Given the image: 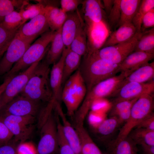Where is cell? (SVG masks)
Here are the masks:
<instances>
[{
	"mask_svg": "<svg viewBox=\"0 0 154 154\" xmlns=\"http://www.w3.org/2000/svg\"><path fill=\"white\" fill-rule=\"evenodd\" d=\"M97 51L88 52L84 56L79 68L84 80L87 92L100 82L116 75L119 65L100 58Z\"/></svg>",
	"mask_w": 154,
	"mask_h": 154,
	"instance_id": "cell-1",
	"label": "cell"
},
{
	"mask_svg": "<svg viewBox=\"0 0 154 154\" xmlns=\"http://www.w3.org/2000/svg\"><path fill=\"white\" fill-rule=\"evenodd\" d=\"M49 66L45 60L39 62L19 94L40 102L48 103L53 100L50 83Z\"/></svg>",
	"mask_w": 154,
	"mask_h": 154,
	"instance_id": "cell-2",
	"label": "cell"
},
{
	"mask_svg": "<svg viewBox=\"0 0 154 154\" xmlns=\"http://www.w3.org/2000/svg\"><path fill=\"white\" fill-rule=\"evenodd\" d=\"M128 74L121 72L98 83L87 92L84 99L75 113L76 117L84 120L96 100L113 96L122 85Z\"/></svg>",
	"mask_w": 154,
	"mask_h": 154,
	"instance_id": "cell-3",
	"label": "cell"
},
{
	"mask_svg": "<svg viewBox=\"0 0 154 154\" xmlns=\"http://www.w3.org/2000/svg\"><path fill=\"white\" fill-rule=\"evenodd\" d=\"M56 31H48L40 35L27 50L20 59L5 75L13 77L23 71L33 64L39 62L46 53L48 47L53 39Z\"/></svg>",
	"mask_w": 154,
	"mask_h": 154,
	"instance_id": "cell-4",
	"label": "cell"
},
{
	"mask_svg": "<svg viewBox=\"0 0 154 154\" xmlns=\"http://www.w3.org/2000/svg\"><path fill=\"white\" fill-rule=\"evenodd\" d=\"M54 108H44L41 112L40 138L37 154H53L58 149L57 123Z\"/></svg>",
	"mask_w": 154,
	"mask_h": 154,
	"instance_id": "cell-5",
	"label": "cell"
},
{
	"mask_svg": "<svg viewBox=\"0 0 154 154\" xmlns=\"http://www.w3.org/2000/svg\"><path fill=\"white\" fill-rule=\"evenodd\" d=\"M87 92L86 86L79 69L73 73L64 84L61 94L67 114L73 117Z\"/></svg>",
	"mask_w": 154,
	"mask_h": 154,
	"instance_id": "cell-6",
	"label": "cell"
},
{
	"mask_svg": "<svg viewBox=\"0 0 154 154\" xmlns=\"http://www.w3.org/2000/svg\"><path fill=\"white\" fill-rule=\"evenodd\" d=\"M153 108L152 94L146 93L140 96L132 105L130 117L120 129L116 139H121L128 136L133 129L153 112Z\"/></svg>",
	"mask_w": 154,
	"mask_h": 154,
	"instance_id": "cell-7",
	"label": "cell"
},
{
	"mask_svg": "<svg viewBox=\"0 0 154 154\" xmlns=\"http://www.w3.org/2000/svg\"><path fill=\"white\" fill-rule=\"evenodd\" d=\"M141 33V32H137L132 38L127 41L101 48L97 51V53L101 58L119 65L134 51Z\"/></svg>",
	"mask_w": 154,
	"mask_h": 154,
	"instance_id": "cell-8",
	"label": "cell"
},
{
	"mask_svg": "<svg viewBox=\"0 0 154 154\" xmlns=\"http://www.w3.org/2000/svg\"><path fill=\"white\" fill-rule=\"evenodd\" d=\"M33 41L22 38L16 33L0 60V76L5 75L22 57Z\"/></svg>",
	"mask_w": 154,
	"mask_h": 154,
	"instance_id": "cell-9",
	"label": "cell"
},
{
	"mask_svg": "<svg viewBox=\"0 0 154 154\" xmlns=\"http://www.w3.org/2000/svg\"><path fill=\"white\" fill-rule=\"evenodd\" d=\"M39 63L33 64L12 78L0 96L1 109L22 91Z\"/></svg>",
	"mask_w": 154,
	"mask_h": 154,
	"instance_id": "cell-10",
	"label": "cell"
},
{
	"mask_svg": "<svg viewBox=\"0 0 154 154\" xmlns=\"http://www.w3.org/2000/svg\"><path fill=\"white\" fill-rule=\"evenodd\" d=\"M41 102L19 94L0 110V113L18 116H35L40 110Z\"/></svg>",
	"mask_w": 154,
	"mask_h": 154,
	"instance_id": "cell-11",
	"label": "cell"
},
{
	"mask_svg": "<svg viewBox=\"0 0 154 154\" xmlns=\"http://www.w3.org/2000/svg\"><path fill=\"white\" fill-rule=\"evenodd\" d=\"M154 90L153 81L144 83L129 82L123 84L113 96L116 97V100H130L145 94H152Z\"/></svg>",
	"mask_w": 154,
	"mask_h": 154,
	"instance_id": "cell-12",
	"label": "cell"
},
{
	"mask_svg": "<svg viewBox=\"0 0 154 154\" xmlns=\"http://www.w3.org/2000/svg\"><path fill=\"white\" fill-rule=\"evenodd\" d=\"M49 28L45 16L42 14L22 25L17 34L23 38L33 41L39 35L48 31Z\"/></svg>",
	"mask_w": 154,
	"mask_h": 154,
	"instance_id": "cell-13",
	"label": "cell"
},
{
	"mask_svg": "<svg viewBox=\"0 0 154 154\" xmlns=\"http://www.w3.org/2000/svg\"><path fill=\"white\" fill-rule=\"evenodd\" d=\"M70 48H65L59 60L53 64L50 74V83L53 99L60 103L62 88L63 70L65 57Z\"/></svg>",
	"mask_w": 154,
	"mask_h": 154,
	"instance_id": "cell-14",
	"label": "cell"
},
{
	"mask_svg": "<svg viewBox=\"0 0 154 154\" xmlns=\"http://www.w3.org/2000/svg\"><path fill=\"white\" fill-rule=\"evenodd\" d=\"M61 124L63 132L67 142L75 154H82L80 140L74 127L68 120L60 104L55 107Z\"/></svg>",
	"mask_w": 154,
	"mask_h": 154,
	"instance_id": "cell-15",
	"label": "cell"
},
{
	"mask_svg": "<svg viewBox=\"0 0 154 154\" xmlns=\"http://www.w3.org/2000/svg\"><path fill=\"white\" fill-rule=\"evenodd\" d=\"M83 20L78 11L67 13L61 29L62 38L65 48H70L76 32Z\"/></svg>",
	"mask_w": 154,
	"mask_h": 154,
	"instance_id": "cell-16",
	"label": "cell"
},
{
	"mask_svg": "<svg viewBox=\"0 0 154 154\" xmlns=\"http://www.w3.org/2000/svg\"><path fill=\"white\" fill-rule=\"evenodd\" d=\"M154 57V54L134 51L119 65L120 72H125L128 75L138 68L149 63Z\"/></svg>",
	"mask_w": 154,
	"mask_h": 154,
	"instance_id": "cell-17",
	"label": "cell"
},
{
	"mask_svg": "<svg viewBox=\"0 0 154 154\" xmlns=\"http://www.w3.org/2000/svg\"><path fill=\"white\" fill-rule=\"evenodd\" d=\"M137 32L132 23L124 24L119 27L117 29L108 36L101 48L127 41L132 38Z\"/></svg>",
	"mask_w": 154,
	"mask_h": 154,
	"instance_id": "cell-18",
	"label": "cell"
},
{
	"mask_svg": "<svg viewBox=\"0 0 154 154\" xmlns=\"http://www.w3.org/2000/svg\"><path fill=\"white\" fill-rule=\"evenodd\" d=\"M102 3L100 0H86L82 1V11L86 21L95 24H98L103 21L105 13Z\"/></svg>",
	"mask_w": 154,
	"mask_h": 154,
	"instance_id": "cell-19",
	"label": "cell"
},
{
	"mask_svg": "<svg viewBox=\"0 0 154 154\" xmlns=\"http://www.w3.org/2000/svg\"><path fill=\"white\" fill-rule=\"evenodd\" d=\"M106 146L109 154H137V145L128 136L109 142Z\"/></svg>",
	"mask_w": 154,
	"mask_h": 154,
	"instance_id": "cell-20",
	"label": "cell"
},
{
	"mask_svg": "<svg viewBox=\"0 0 154 154\" xmlns=\"http://www.w3.org/2000/svg\"><path fill=\"white\" fill-rule=\"evenodd\" d=\"M44 14L49 28L53 31L61 28L67 16V13L61 8L51 6L45 7Z\"/></svg>",
	"mask_w": 154,
	"mask_h": 154,
	"instance_id": "cell-21",
	"label": "cell"
},
{
	"mask_svg": "<svg viewBox=\"0 0 154 154\" xmlns=\"http://www.w3.org/2000/svg\"><path fill=\"white\" fill-rule=\"evenodd\" d=\"M154 76V62L153 61L141 66L131 73L126 77L123 84L131 82L146 83L148 81L151 80Z\"/></svg>",
	"mask_w": 154,
	"mask_h": 154,
	"instance_id": "cell-22",
	"label": "cell"
},
{
	"mask_svg": "<svg viewBox=\"0 0 154 154\" xmlns=\"http://www.w3.org/2000/svg\"><path fill=\"white\" fill-rule=\"evenodd\" d=\"M61 28L56 31L47 53L45 60L49 65L56 62L61 57L65 48L61 34Z\"/></svg>",
	"mask_w": 154,
	"mask_h": 154,
	"instance_id": "cell-23",
	"label": "cell"
},
{
	"mask_svg": "<svg viewBox=\"0 0 154 154\" xmlns=\"http://www.w3.org/2000/svg\"><path fill=\"white\" fill-rule=\"evenodd\" d=\"M79 136L82 154H103L93 140L84 125L74 126Z\"/></svg>",
	"mask_w": 154,
	"mask_h": 154,
	"instance_id": "cell-24",
	"label": "cell"
},
{
	"mask_svg": "<svg viewBox=\"0 0 154 154\" xmlns=\"http://www.w3.org/2000/svg\"><path fill=\"white\" fill-rule=\"evenodd\" d=\"M141 0H121L120 4V17L117 25L132 23L141 2Z\"/></svg>",
	"mask_w": 154,
	"mask_h": 154,
	"instance_id": "cell-25",
	"label": "cell"
},
{
	"mask_svg": "<svg viewBox=\"0 0 154 154\" xmlns=\"http://www.w3.org/2000/svg\"><path fill=\"white\" fill-rule=\"evenodd\" d=\"M81 57L70 49L68 51L64 62L63 70L62 86L68 78L79 69L81 63Z\"/></svg>",
	"mask_w": 154,
	"mask_h": 154,
	"instance_id": "cell-26",
	"label": "cell"
},
{
	"mask_svg": "<svg viewBox=\"0 0 154 154\" xmlns=\"http://www.w3.org/2000/svg\"><path fill=\"white\" fill-rule=\"evenodd\" d=\"M0 120L5 123L14 137L16 142L27 140L31 136L34 130L33 125H26Z\"/></svg>",
	"mask_w": 154,
	"mask_h": 154,
	"instance_id": "cell-27",
	"label": "cell"
},
{
	"mask_svg": "<svg viewBox=\"0 0 154 154\" xmlns=\"http://www.w3.org/2000/svg\"><path fill=\"white\" fill-rule=\"evenodd\" d=\"M84 23L79 27L70 46V49L81 56H84L88 51L86 33Z\"/></svg>",
	"mask_w": 154,
	"mask_h": 154,
	"instance_id": "cell-28",
	"label": "cell"
},
{
	"mask_svg": "<svg viewBox=\"0 0 154 154\" xmlns=\"http://www.w3.org/2000/svg\"><path fill=\"white\" fill-rule=\"evenodd\" d=\"M134 51L154 54V27L141 32Z\"/></svg>",
	"mask_w": 154,
	"mask_h": 154,
	"instance_id": "cell-29",
	"label": "cell"
},
{
	"mask_svg": "<svg viewBox=\"0 0 154 154\" xmlns=\"http://www.w3.org/2000/svg\"><path fill=\"white\" fill-rule=\"evenodd\" d=\"M128 136L137 145L154 146V131L142 128H135Z\"/></svg>",
	"mask_w": 154,
	"mask_h": 154,
	"instance_id": "cell-30",
	"label": "cell"
},
{
	"mask_svg": "<svg viewBox=\"0 0 154 154\" xmlns=\"http://www.w3.org/2000/svg\"><path fill=\"white\" fill-rule=\"evenodd\" d=\"M45 7L42 4H30L27 3L24 5L19 12L22 19L23 24L28 19H31L40 14H44Z\"/></svg>",
	"mask_w": 154,
	"mask_h": 154,
	"instance_id": "cell-31",
	"label": "cell"
},
{
	"mask_svg": "<svg viewBox=\"0 0 154 154\" xmlns=\"http://www.w3.org/2000/svg\"><path fill=\"white\" fill-rule=\"evenodd\" d=\"M154 9V0H142L132 23L137 32H141L142 19L148 11Z\"/></svg>",
	"mask_w": 154,
	"mask_h": 154,
	"instance_id": "cell-32",
	"label": "cell"
},
{
	"mask_svg": "<svg viewBox=\"0 0 154 154\" xmlns=\"http://www.w3.org/2000/svg\"><path fill=\"white\" fill-rule=\"evenodd\" d=\"M119 125L116 116L103 120L96 128L97 132L102 136H106L112 134Z\"/></svg>",
	"mask_w": 154,
	"mask_h": 154,
	"instance_id": "cell-33",
	"label": "cell"
},
{
	"mask_svg": "<svg viewBox=\"0 0 154 154\" xmlns=\"http://www.w3.org/2000/svg\"><path fill=\"white\" fill-rule=\"evenodd\" d=\"M1 22L3 27L10 31L18 29L23 25L20 14L15 11L5 16Z\"/></svg>",
	"mask_w": 154,
	"mask_h": 154,
	"instance_id": "cell-34",
	"label": "cell"
},
{
	"mask_svg": "<svg viewBox=\"0 0 154 154\" xmlns=\"http://www.w3.org/2000/svg\"><path fill=\"white\" fill-rule=\"evenodd\" d=\"M26 1L20 0H0V21L4 17L14 11L15 7L20 9Z\"/></svg>",
	"mask_w": 154,
	"mask_h": 154,
	"instance_id": "cell-35",
	"label": "cell"
},
{
	"mask_svg": "<svg viewBox=\"0 0 154 154\" xmlns=\"http://www.w3.org/2000/svg\"><path fill=\"white\" fill-rule=\"evenodd\" d=\"M58 129V150L60 154H75L64 134L60 118L56 115Z\"/></svg>",
	"mask_w": 154,
	"mask_h": 154,
	"instance_id": "cell-36",
	"label": "cell"
},
{
	"mask_svg": "<svg viewBox=\"0 0 154 154\" xmlns=\"http://www.w3.org/2000/svg\"><path fill=\"white\" fill-rule=\"evenodd\" d=\"M0 119L10 122L26 125H33L35 116L28 115L18 116L0 113Z\"/></svg>",
	"mask_w": 154,
	"mask_h": 154,
	"instance_id": "cell-37",
	"label": "cell"
},
{
	"mask_svg": "<svg viewBox=\"0 0 154 154\" xmlns=\"http://www.w3.org/2000/svg\"><path fill=\"white\" fill-rule=\"evenodd\" d=\"M18 29L13 31L8 30L3 27L0 21V48L7 50Z\"/></svg>",
	"mask_w": 154,
	"mask_h": 154,
	"instance_id": "cell-38",
	"label": "cell"
},
{
	"mask_svg": "<svg viewBox=\"0 0 154 154\" xmlns=\"http://www.w3.org/2000/svg\"><path fill=\"white\" fill-rule=\"evenodd\" d=\"M121 0H114V4L108 15V18L110 26L117 25L120 17V4Z\"/></svg>",
	"mask_w": 154,
	"mask_h": 154,
	"instance_id": "cell-39",
	"label": "cell"
},
{
	"mask_svg": "<svg viewBox=\"0 0 154 154\" xmlns=\"http://www.w3.org/2000/svg\"><path fill=\"white\" fill-rule=\"evenodd\" d=\"M138 98L130 100H116L111 111V116H115L119 112L131 108L134 103Z\"/></svg>",
	"mask_w": 154,
	"mask_h": 154,
	"instance_id": "cell-40",
	"label": "cell"
},
{
	"mask_svg": "<svg viewBox=\"0 0 154 154\" xmlns=\"http://www.w3.org/2000/svg\"><path fill=\"white\" fill-rule=\"evenodd\" d=\"M83 1L80 0H61L60 1L61 9L66 13L74 12L78 10V6Z\"/></svg>",
	"mask_w": 154,
	"mask_h": 154,
	"instance_id": "cell-41",
	"label": "cell"
},
{
	"mask_svg": "<svg viewBox=\"0 0 154 154\" xmlns=\"http://www.w3.org/2000/svg\"><path fill=\"white\" fill-rule=\"evenodd\" d=\"M154 27V9L147 12L143 17L141 23V32L149 28Z\"/></svg>",
	"mask_w": 154,
	"mask_h": 154,
	"instance_id": "cell-42",
	"label": "cell"
},
{
	"mask_svg": "<svg viewBox=\"0 0 154 154\" xmlns=\"http://www.w3.org/2000/svg\"><path fill=\"white\" fill-rule=\"evenodd\" d=\"M13 137L6 125L0 120V142L3 144L7 143Z\"/></svg>",
	"mask_w": 154,
	"mask_h": 154,
	"instance_id": "cell-43",
	"label": "cell"
},
{
	"mask_svg": "<svg viewBox=\"0 0 154 154\" xmlns=\"http://www.w3.org/2000/svg\"><path fill=\"white\" fill-rule=\"evenodd\" d=\"M18 147L15 142L9 141L0 146V154H17Z\"/></svg>",
	"mask_w": 154,
	"mask_h": 154,
	"instance_id": "cell-44",
	"label": "cell"
},
{
	"mask_svg": "<svg viewBox=\"0 0 154 154\" xmlns=\"http://www.w3.org/2000/svg\"><path fill=\"white\" fill-rule=\"evenodd\" d=\"M135 128H142L154 131L153 113L152 112L145 118Z\"/></svg>",
	"mask_w": 154,
	"mask_h": 154,
	"instance_id": "cell-45",
	"label": "cell"
},
{
	"mask_svg": "<svg viewBox=\"0 0 154 154\" xmlns=\"http://www.w3.org/2000/svg\"><path fill=\"white\" fill-rule=\"evenodd\" d=\"M131 109H128L121 112L115 116L118 120L119 125L125 123L128 120L130 116Z\"/></svg>",
	"mask_w": 154,
	"mask_h": 154,
	"instance_id": "cell-46",
	"label": "cell"
},
{
	"mask_svg": "<svg viewBox=\"0 0 154 154\" xmlns=\"http://www.w3.org/2000/svg\"><path fill=\"white\" fill-rule=\"evenodd\" d=\"M104 9L106 14L108 15L112 7L114 0H103Z\"/></svg>",
	"mask_w": 154,
	"mask_h": 154,
	"instance_id": "cell-47",
	"label": "cell"
},
{
	"mask_svg": "<svg viewBox=\"0 0 154 154\" xmlns=\"http://www.w3.org/2000/svg\"><path fill=\"white\" fill-rule=\"evenodd\" d=\"M31 149L25 145H21L18 147L17 154H34Z\"/></svg>",
	"mask_w": 154,
	"mask_h": 154,
	"instance_id": "cell-48",
	"label": "cell"
},
{
	"mask_svg": "<svg viewBox=\"0 0 154 154\" xmlns=\"http://www.w3.org/2000/svg\"><path fill=\"white\" fill-rule=\"evenodd\" d=\"M140 146L143 154H154V146L143 144Z\"/></svg>",
	"mask_w": 154,
	"mask_h": 154,
	"instance_id": "cell-49",
	"label": "cell"
},
{
	"mask_svg": "<svg viewBox=\"0 0 154 154\" xmlns=\"http://www.w3.org/2000/svg\"><path fill=\"white\" fill-rule=\"evenodd\" d=\"M13 77H8L5 78L3 82L0 85V96L4 90L7 85Z\"/></svg>",
	"mask_w": 154,
	"mask_h": 154,
	"instance_id": "cell-50",
	"label": "cell"
},
{
	"mask_svg": "<svg viewBox=\"0 0 154 154\" xmlns=\"http://www.w3.org/2000/svg\"><path fill=\"white\" fill-rule=\"evenodd\" d=\"M6 50L0 48V57H1L3 54L5 52Z\"/></svg>",
	"mask_w": 154,
	"mask_h": 154,
	"instance_id": "cell-51",
	"label": "cell"
},
{
	"mask_svg": "<svg viewBox=\"0 0 154 154\" xmlns=\"http://www.w3.org/2000/svg\"><path fill=\"white\" fill-rule=\"evenodd\" d=\"M4 144H3V143H1L0 142V146L1 145H3Z\"/></svg>",
	"mask_w": 154,
	"mask_h": 154,
	"instance_id": "cell-52",
	"label": "cell"
},
{
	"mask_svg": "<svg viewBox=\"0 0 154 154\" xmlns=\"http://www.w3.org/2000/svg\"><path fill=\"white\" fill-rule=\"evenodd\" d=\"M1 56L0 57V59H1Z\"/></svg>",
	"mask_w": 154,
	"mask_h": 154,
	"instance_id": "cell-53",
	"label": "cell"
},
{
	"mask_svg": "<svg viewBox=\"0 0 154 154\" xmlns=\"http://www.w3.org/2000/svg\"><path fill=\"white\" fill-rule=\"evenodd\" d=\"M1 109L0 106V110Z\"/></svg>",
	"mask_w": 154,
	"mask_h": 154,
	"instance_id": "cell-54",
	"label": "cell"
}]
</instances>
